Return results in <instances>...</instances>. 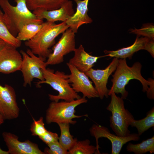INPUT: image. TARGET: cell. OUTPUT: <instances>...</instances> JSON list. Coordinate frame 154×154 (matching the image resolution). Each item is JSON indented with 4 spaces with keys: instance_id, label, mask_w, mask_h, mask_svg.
<instances>
[{
    "instance_id": "cell-15",
    "label": "cell",
    "mask_w": 154,
    "mask_h": 154,
    "mask_svg": "<svg viewBox=\"0 0 154 154\" xmlns=\"http://www.w3.org/2000/svg\"><path fill=\"white\" fill-rule=\"evenodd\" d=\"M33 13L38 18L46 21L55 22L60 21L66 22L74 13L73 4L72 1L68 0L59 8L51 10H46L38 9L33 11Z\"/></svg>"
},
{
    "instance_id": "cell-8",
    "label": "cell",
    "mask_w": 154,
    "mask_h": 154,
    "mask_svg": "<svg viewBox=\"0 0 154 154\" xmlns=\"http://www.w3.org/2000/svg\"><path fill=\"white\" fill-rule=\"evenodd\" d=\"M89 131L91 135L95 138L96 141L97 150L96 154H100L98 140L100 138H107L112 144V154H119L123 145L131 141H137L140 139L137 133H131L129 135L121 137L112 133L108 128L101 125L94 124L90 128Z\"/></svg>"
},
{
    "instance_id": "cell-22",
    "label": "cell",
    "mask_w": 154,
    "mask_h": 154,
    "mask_svg": "<svg viewBox=\"0 0 154 154\" xmlns=\"http://www.w3.org/2000/svg\"><path fill=\"white\" fill-rule=\"evenodd\" d=\"M127 150L135 154H143L149 152L154 153V136L143 140L140 143L134 144L129 143L126 147Z\"/></svg>"
},
{
    "instance_id": "cell-26",
    "label": "cell",
    "mask_w": 154,
    "mask_h": 154,
    "mask_svg": "<svg viewBox=\"0 0 154 154\" xmlns=\"http://www.w3.org/2000/svg\"><path fill=\"white\" fill-rule=\"evenodd\" d=\"M130 33H133L139 36H141L154 40V26L153 24L146 23L143 25L141 28L131 29L129 30Z\"/></svg>"
},
{
    "instance_id": "cell-13",
    "label": "cell",
    "mask_w": 154,
    "mask_h": 154,
    "mask_svg": "<svg viewBox=\"0 0 154 154\" xmlns=\"http://www.w3.org/2000/svg\"><path fill=\"white\" fill-rule=\"evenodd\" d=\"M16 49L6 43L0 51V73L9 74L20 70L22 57Z\"/></svg>"
},
{
    "instance_id": "cell-16",
    "label": "cell",
    "mask_w": 154,
    "mask_h": 154,
    "mask_svg": "<svg viewBox=\"0 0 154 154\" xmlns=\"http://www.w3.org/2000/svg\"><path fill=\"white\" fill-rule=\"evenodd\" d=\"M74 1L77 5L76 11L65 22L69 28L75 33L81 25L91 23L93 21L88 14L89 0Z\"/></svg>"
},
{
    "instance_id": "cell-5",
    "label": "cell",
    "mask_w": 154,
    "mask_h": 154,
    "mask_svg": "<svg viewBox=\"0 0 154 154\" xmlns=\"http://www.w3.org/2000/svg\"><path fill=\"white\" fill-rule=\"evenodd\" d=\"M110 96L111 100L106 109L110 112V126L117 136L124 137L130 134L128 129L131 120L134 119L132 115L125 109L123 99L117 96L114 92Z\"/></svg>"
},
{
    "instance_id": "cell-31",
    "label": "cell",
    "mask_w": 154,
    "mask_h": 154,
    "mask_svg": "<svg viewBox=\"0 0 154 154\" xmlns=\"http://www.w3.org/2000/svg\"><path fill=\"white\" fill-rule=\"evenodd\" d=\"M6 42L3 39L0 38V51L5 46Z\"/></svg>"
},
{
    "instance_id": "cell-3",
    "label": "cell",
    "mask_w": 154,
    "mask_h": 154,
    "mask_svg": "<svg viewBox=\"0 0 154 154\" xmlns=\"http://www.w3.org/2000/svg\"><path fill=\"white\" fill-rule=\"evenodd\" d=\"M68 28L64 22L58 24L43 22L38 32L32 38L26 41L25 45L35 55L46 58L51 53L49 49L55 43L56 38Z\"/></svg>"
},
{
    "instance_id": "cell-28",
    "label": "cell",
    "mask_w": 154,
    "mask_h": 154,
    "mask_svg": "<svg viewBox=\"0 0 154 154\" xmlns=\"http://www.w3.org/2000/svg\"><path fill=\"white\" fill-rule=\"evenodd\" d=\"M48 148L44 149L45 154H68V151L59 142L53 143L47 145Z\"/></svg>"
},
{
    "instance_id": "cell-6",
    "label": "cell",
    "mask_w": 154,
    "mask_h": 154,
    "mask_svg": "<svg viewBox=\"0 0 154 154\" xmlns=\"http://www.w3.org/2000/svg\"><path fill=\"white\" fill-rule=\"evenodd\" d=\"M87 101L86 98L83 97L70 102L52 101L46 111V123L48 124L54 123L57 124L67 123L74 124L76 121L73 120V119L87 116L75 115L76 108L81 104L86 103Z\"/></svg>"
},
{
    "instance_id": "cell-25",
    "label": "cell",
    "mask_w": 154,
    "mask_h": 154,
    "mask_svg": "<svg viewBox=\"0 0 154 154\" xmlns=\"http://www.w3.org/2000/svg\"><path fill=\"white\" fill-rule=\"evenodd\" d=\"M0 38L6 43L16 48L21 45V41L18 40L10 33L5 25L0 19Z\"/></svg>"
},
{
    "instance_id": "cell-33",
    "label": "cell",
    "mask_w": 154,
    "mask_h": 154,
    "mask_svg": "<svg viewBox=\"0 0 154 154\" xmlns=\"http://www.w3.org/2000/svg\"><path fill=\"white\" fill-rule=\"evenodd\" d=\"M4 119L0 114V125L4 123Z\"/></svg>"
},
{
    "instance_id": "cell-27",
    "label": "cell",
    "mask_w": 154,
    "mask_h": 154,
    "mask_svg": "<svg viewBox=\"0 0 154 154\" xmlns=\"http://www.w3.org/2000/svg\"><path fill=\"white\" fill-rule=\"evenodd\" d=\"M30 130L33 136L38 137L44 135L47 131L44 127L43 118L40 117L38 120H34L31 124Z\"/></svg>"
},
{
    "instance_id": "cell-14",
    "label": "cell",
    "mask_w": 154,
    "mask_h": 154,
    "mask_svg": "<svg viewBox=\"0 0 154 154\" xmlns=\"http://www.w3.org/2000/svg\"><path fill=\"white\" fill-rule=\"evenodd\" d=\"M2 135L9 154H45L37 144L29 140L21 141L17 136L10 132H4Z\"/></svg>"
},
{
    "instance_id": "cell-4",
    "label": "cell",
    "mask_w": 154,
    "mask_h": 154,
    "mask_svg": "<svg viewBox=\"0 0 154 154\" xmlns=\"http://www.w3.org/2000/svg\"><path fill=\"white\" fill-rule=\"evenodd\" d=\"M41 70L44 80L37 82V86L40 87V84H46L58 92L57 95L49 94L50 100L58 102L61 100L70 102L81 98L70 86L69 75L58 70L54 72L53 70L46 68H42Z\"/></svg>"
},
{
    "instance_id": "cell-19",
    "label": "cell",
    "mask_w": 154,
    "mask_h": 154,
    "mask_svg": "<svg viewBox=\"0 0 154 154\" xmlns=\"http://www.w3.org/2000/svg\"><path fill=\"white\" fill-rule=\"evenodd\" d=\"M68 0H26V4L30 11L38 9L51 10L59 8Z\"/></svg>"
},
{
    "instance_id": "cell-18",
    "label": "cell",
    "mask_w": 154,
    "mask_h": 154,
    "mask_svg": "<svg viewBox=\"0 0 154 154\" xmlns=\"http://www.w3.org/2000/svg\"><path fill=\"white\" fill-rule=\"evenodd\" d=\"M150 39L146 37H140L137 35L134 42L131 45L114 51L105 50L104 52L106 55L104 56L121 59H126L128 58L130 59L135 52L141 50H144L147 43Z\"/></svg>"
},
{
    "instance_id": "cell-32",
    "label": "cell",
    "mask_w": 154,
    "mask_h": 154,
    "mask_svg": "<svg viewBox=\"0 0 154 154\" xmlns=\"http://www.w3.org/2000/svg\"><path fill=\"white\" fill-rule=\"evenodd\" d=\"M0 154H9V153L8 151L3 150L0 148Z\"/></svg>"
},
{
    "instance_id": "cell-11",
    "label": "cell",
    "mask_w": 154,
    "mask_h": 154,
    "mask_svg": "<svg viewBox=\"0 0 154 154\" xmlns=\"http://www.w3.org/2000/svg\"><path fill=\"white\" fill-rule=\"evenodd\" d=\"M20 110L14 89L11 86L0 84V114L5 120L17 118Z\"/></svg>"
},
{
    "instance_id": "cell-23",
    "label": "cell",
    "mask_w": 154,
    "mask_h": 154,
    "mask_svg": "<svg viewBox=\"0 0 154 154\" xmlns=\"http://www.w3.org/2000/svg\"><path fill=\"white\" fill-rule=\"evenodd\" d=\"M42 24L31 23L24 25L17 34L16 38L19 40L27 41L33 37L41 29Z\"/></svg>"
},
{
    "instance_id": "cell-30",
    "label": "cell",
    "mask_w": 154,
    "mask_h": 154,
    "mask_svg": "<svg viewBox=\"0 0 154 154\" xmlns=\"http://www.w3.org/2000/svg\"><path fill=\"white\" fill-rule=\"evenodd\" d=\"M154 40L150 39L147 43L144 50H147L154 58Z\"/></svg>"
},
{
    "instance_id": "cell-10",
    "label": "cell",
    "mask_w": 154,
    "mask_h": 154,
    "mask_svg": "<svg viewBox=\"0 0 154 154\" xmlns=\"http://www.w3.org/2000/svg\"><path fill=\"white\" fill-rule=\"evenodd\" d=\"M119 58L114 57L112 62L105 69H94L90 68L85 73L91 78L95 85V88L101 99L104 97L108 98L109 90L107 87L108 80L110 76L116 69Z\"/></svg>"
},
{
    "instance_id": "cell-9",
    "label": "cell",
    "mask_w": 154,
    "mask_h": 154,
    "mask_svg": "<svg viewBox=\"0 0 154 154\" xmlns=\"http://www.w3.org/2000/svg\"><path fill=\"white\" fill-rule=\"evenodd\" d=\"M75 34L69 28L62 33L60 38L53 47V52L45 62L46 66L62 63L65 55L74 51L76 48Z\"/></svg>"
},
{
    "instance_id": "cell-21",
    "label": "cell",
    "mask_w": 154,
    "mask_h": 154,
    "mask_svg": "<svg viewBox=\"0 0 154 154\" xmlns=\"http://www.w3.org/2000/svg\"><path fill=\"white\" fill-rule=\"evenodd\" d=\"M60 129V134L59 137L58 142L68 151L73 147L76 138H74L70 131V124L67 123H58Z\"/></svg>"
},
{
    "instance_id": "cell-20",
    "label": "cell",
    "mask_w": 154,
    "mask_h": 154,
    "mask_svg": "<svg viewBox=\"0 0 154 154\" xmlns=\"http://www.w3.org/2000/svg\"><path fill=\"white\" fill-rule=\"evenodd\" d=\"M130 126L135 127L140 136L145 131L154 126V108L153 107L147 114L144 118L139 120L133 119L130 121Z\"/></svg>"
},
{
    "instance_id": "cell-12",
    "label": "cell",
    "mask_w": 154,
    "mask_h": 154,
    "mask_svg": "<svg viewBox=\"0 0 154 154\" xmlns=\"http://www.w3.org/2000/svg\"><path fill=\"white\" fill-rule=\"evenodd\" d=\"M66 64L70 72L69 80L73 89L76 92H81L83 97L88 98L99 97L92 82L85 73L81 72L68 62Z\"/></svg>"
},
{
    "instance_id": "cell-29",
    "label": "cell",
    "mask_w": 154,
    "mask_h": 154,
    "mask_svg": "<svg viewBox=\"0 0 154 154\" xmlns=\"http://www.w3.org/2000/svg\"><path fill=\"white\" fill-rule=\"evenodd\" d=\"M38 137L47 145L58 142L59 136L58 134L49 131L47 130L44 135Z\"/></svg>"
},
{
    "instance_id": "cell-2",
    "label": "cell",
    "mask_w": 154,
    "mask_h": 154,
    "mask_svg": "<svg viewBox=\"0 0 154 154\" xmlns=\"http://www.w3.org/2000/svg\"><path fill=\"white\" fill-rule=\"evenodd\" d=\"M141 64L139 62L134 63L131 67L127 64L126 59L119 58L118 63L111 80L112 84L109 90L108 95L113 92L115 94H120L121 97L125 99L128 92L125 89V86L132 79L139 80L143 86V91L147 92L149 87L154 84V80L151 78L146 80L141 74Z\"/></svg>"
},
{
    "instance_id": "cell-7",
    "label": "cell",
    "mask_w": 154,
    "mask_h": 154,
    "mask_svg": "<svg viewBox=\"0 0 154 154\" xmlns=\"http://www.w3.org/2000/svg\"><path fill=\"white\" fill-rule=\"evenodd\" d=\"M22 57V61L20 70L23 78V86L31 85L34 78H37L40 81L44 80L41 69L46 68V58L36 56L30 49H28L25 52L23 50L20 51Z\"/></svg>"
},
{
    "instance_id": "cell-17",
    "label": "cell",
    "mask_w": 154,
    "mask_h": 154,
    "mask_svg": "<svg viewBox=\"0 0 154 154\" xmlns=\"http://www.w3.org/2000/svg\"><path fill=\"white\" fill-rule=\"evenodd\" d=\"M74 55L68 63L79 71L85 73L94 66L97 60L102 57L93 56L87 52L82 44L74 51Z\"/></svg>"
},
{
    "instance_id": "cell-24",
    "label": "cell",
    "mask_w": 154,
    "mask_h": 154,
    "mask_svg": "<svg viewBox=\"0 0 154 154\" xmlns=\"http://www.w3.org/2000/svg\"><path fill=\"white\" fill-rule=\"evenodd\" d=\"M90 142L88 139L76 141L73 147L68 151V154H96V146L90 145Z\"/></svg>"
},
{
    "instance_id": "cell-1",
    "label": "cell",
    "mask_w": 154,
    "mask_h": 154,
    "mask_svg": "<svg viewBox=\"0 0 154 154\" xmlns=\"http://www.w3.org/2000/svg\"><path fill=\"white\" fill-rule=\"evenodd\" d=\"M16 5L14 6L9 0H0V19L5 25L10 33L16 37L25 25L33 23L42 24L43 19L38 18L28 8L26 0H14Z\"/></svg>"
}]
</instances>
